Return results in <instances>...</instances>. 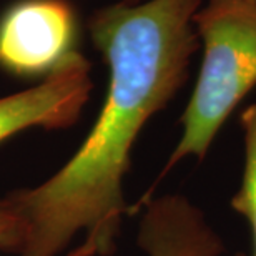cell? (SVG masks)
Masks as SVG:
<instances>
[{
	"label": "cell",
	"instance_id": "cell-1",
	"mask_svg": "<svg viewBox=\"0 0 256 256\" xmlns=\"http://www.w3.org/2000/svg\"><path fill=\"white\" fill-rule=\"evenodd\" d=\"M203 0L116 2L96 10L88 28L108 65L104 105L78 150L38 186L0 198V250L58 256L76 234L112 256L130 208L124 180L142 128L188 78L200 47L193 15Z\"/></svg>",
	"mask_w": 256,
	"mask_h": 256
},
{
	"label": "cell",
	"instance_id": "cell-2",
	"mask_svg": "<svg viewBox=\"0 0 256 256\" xmlns=\"http://www.w3.org/2000/svg\"><path fill=\"white\" fill-rule=\"evenodd\" d=\"M193 25L203 58L180 116L182 136L132 213L152 198L155 186L182 160L193 156L202 162L206 156L223 124L256 86V2L206 0L193 15Z\"/></svg>",
	"mask_w": 256,
	"mask_h": 256
},
{
	"label": "cell",
	"instance_id": "cell-3",
	"mask_svg": "<svg viewBox=\"0 0 256 256\" xmlns=\"http://www.w3.org/2000/svg\"><path fill=\"white\" fill-rule=\"evenodd\" d=\"M75 12L65 0H22L0 18V66L48 76L78 50Z\"/></svg>",
	"mask_w": 256,
	"mask_h": 256
},
{
	"label": "cell",
	"instance_id": "cell-4",
	"mask_svg": "<svg viewBox=\"0 0 256 256\" xmlns=\"http://www.w3.org/2000/svg\"><path fill=\"white\" fill-rule=\"evenodd\" d=\"M90 62L75 52L42 84L0 98V143L27 128L74 125L92 92Z\"/></svg>",
	"mask_w": 256,
	"mask_h": 256
},
{
	"label": "cell",
	"instance_id": "cell-5",
	"mask_svg": "<svg viewBox=\"0 0 256 256\" xmlns=\"http://www.w3.org/2000/svg\"><path fill=\"white\" fill-rule=\"evenodd\" d=\"M136 244L146 256H222V236L183 194H163L143 204Z\"/></svg>",
	"mask_w": 256,
	"mask_h": 256
},
{
	"label": "cell",
	"instance_id": "cell-6",
	"mask_svg": "<svg viewBox=\"0 0 256 256\" xmlns=\"http://www.w3.org/2000/svg\"><path fill=\"white\" fill-rule=\"evenodd\" d=\"M240 125L243 130L244 166L242 185L230 200V204L248 222L253 242L252 256H256V104L248 105L242 112Z\"/></svg>",
	"mask_w": 256,
	"mask_h": 256
},
{
	"label": "cell",
	"instance_id": "cell-7",
	"mask_svg": "<svg viewBox=\"0 0 256 256\" xmlns=\"http://www.w3.org/2000/svg\"><path fill=\"white\" fill-rule=\"evenodd\" d=\"M120 2H125V4H140L143 0H120Z\"/></svg>",
	"mask_w": 256,
	"mask_h": 256
},
{
	"label": "cell",
	"instance_id": "cell-8",
	"mask_svg": "<svg viewBox=\"0 0 256 256\" xmlns=\"http://www.w3.org/2000/svg\"><path fill=\"white\" fill-rule=\"evenodd\" d=\"M236 256H250V254H244V253H238Z\"/></svg>",
	"mask_w": 256,
	"mask_h": 256
},
{
	"label": "cell",
	"instance_id": "cell-9",
	"mask_svg": "<svg viewBox=\"0 0 256 256\" xmlns=\"http://www.w3.org/2000/svg\"><path fill=\"white\" fill-rule=\"evenodd\" d=\"M250 2H256V0H250Z\"/></svg>",
	"mask_w": 256,
	"mask_h": 256
},
{
	"label": "cell",
	"instance_id": "cell-10",
	"mask_svg": "<svg viewBox=\"0 0 256 256\" xmlns=\"http://www.w3.org/2000/svg\"><path fill=\"white\" fill-rule=\"evenodd\" d=\"M0 224H2V218H0Z\"/></svg>",
	"mask_w": 256,
	"mask_h": 256
}]
</instances>
